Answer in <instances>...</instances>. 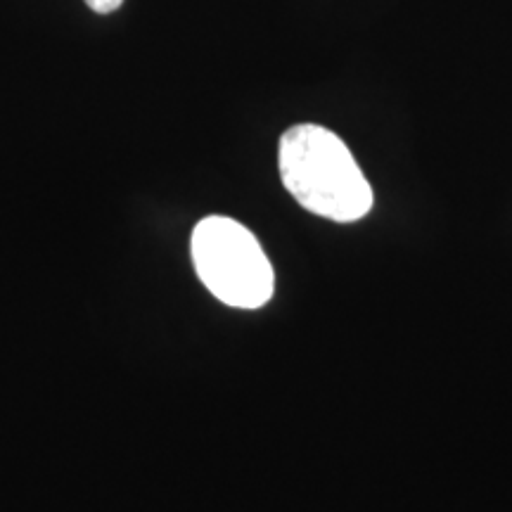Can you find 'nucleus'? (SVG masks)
<instances>
[{"mask_svg":"<svg viewBox=\"0 0 512 512\" xmlns=\"http://www.w3.org/2000/svg\"><path fill=\"white\" fill-rule=\"evenodd\" d=\"M278 169L287 192L311 214L356 223L373 209L366 174L337 133L318 124L287 128L278 145Z\"/></svg>","mask_w":512,"mask_h":512,"instance_id":"1","label":"nucleus"},{"mask_svg":"<svg viewBox=\"0 0 512 512\" xmlns=\"http://www.w3.org/2000/svg\"><path fill=\"white\" fill-rule=\"evenodd\" d=\"M192 264L202 285L233 309H261L275 292L271 261L249 228L228 216H207L190 238Z\"/></svg>","mask_w":512,"mask_h":512,"instance_id":"2","label":"nucleus"},{"mask_svg":"<svg viewBox=\"0 0 512 512\" xmlns=\"http://www.w3.org/2000/svg\"><path fill=\"white\" fill-rule=\"evenodd\" d=\"M83 3H86L93 12H98V15H112V12H117L121 8L124 0H83Z\"/></svg>","mask_w":512,"mask_h":512,"instance_id":"3","label":"nucleus"}]
</instances>
